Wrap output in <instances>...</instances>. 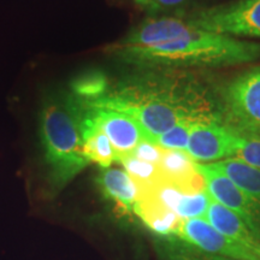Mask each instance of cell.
Masks as SVG:
<instances>
[{
	"instance_id": "cell-13",
	"label": "cell",
	"mask_w": 260,
	"mask_h": 260,
	"mask_svg": "<svg viewBox=\"0 0 260 260\" xmlns=\"http://www.w3.org/2000/svg\"><path fill=\"white\" fill-rule=\"evenodd\" d=\"M96 183L106 199L112 200L123 212H134L139 199V188L128 172L121 169H102Z\"/></svg>"
},
{
	"instance_id": "cell-7",
	"label": "cell",
	"mask_w": 260,
	"mask_h": 260,
	"mask_svg": "<svg viewBox=\"0 0 260 260\" xmlns=\"http://www.w3.org/2000/svg\"><path fill=\"white\" fill-rule=\"evenodd\" d=\"M214 201L235 212L260 237V203L242 191L212 164H197Z\"/></svg>"
},
{
	"instance_id": "cell-15",
	"label": "cell",
	"mask_w": 260,
	"mask_h": 260,
	"mask_svg": "<svg viewBox=\"0 0 260 260\" xmlns=\"http://www.w3.org/2000/svg\"><path fill=\"white\" fill-rule=\"evenodd\" d=\"M81 136H82L83 154L86 155V158L89 161L98 162L103 169L110 168V165L116 160L115 149L109 138L94 124L89 116L84 112V109L82 122H81Z\"/></svg>"
},
{
	"instance_id": "cell-21",
	"label": "cell",
	"mask_w": 260,
	"mask_h": 260,
	"mask_svg": "<svg viewBox=\"0 0 260 260\" xmlns=\"http://www.w3.org/2000/svg\"><path fill=\"white\" fill-rule=\"evenodd\" d=\"M197 122L194 119H182L165 132L164 134L158 136L155 139L154 144L160 146L161 148L167 149H180V151H186L188 146V140H189L190 129Z\"/></svg>"
},
{
	"instance_id": "cell-19",
	"label": "cell",
	"mask_w": 260,
	"mask_h": 260,
	"mask_svg": "<svg viewBox=\"0 0 260 260\" xmlns=\"http://www.w3.org/2000/svg\"><path fill=\"white\" fill-rule=\"evenodd\" d=\"M117 161H119L124 167L125 171L138 186L139 191L152 187L161 178L158 165L139 160L132 154L121 157L117 159Z\"/></svg>"
},
{
	"instance_id": "cell-2",
	"label": "cell",
	"mask_w": 260,
	"mask_h": 260,
	"mask_svg": "<svg viewBox=\"0 0 260 260\" xmlns=\"http://www.w3.org/2000/svg\"><path fill=\"white\" fill-rule=\"evenodd\" d=\"M123 60L147 67H226L260 59V44L191 27L175 40L145 48H118Z\"/></svg>"
},
{
	"instance_id": "cell-5",
	"label": "cell",
	"mask_w": 260,
	"mask_h": 260,
	"mask_svg": "<svg viewBox=\"0 0 260 260\" xmlns=\"http://www.w3.org/2000/svg\"><path fill=\"white\" fill-rule=\"evenodd\" d=\"M194 27L226 37L260 39V0H237L184 17Z\"/></svg>"
},
{
	"instance_id": "cell-22",
	"label": "cell",
	"mask_w": 260,
	"mask_h": 260,
	"mask_svg": "<svg viewBox=\"0 0 260 260\" xmlns=\"http://www.w3.org/2000/svg\"><path fill=\"white\" fill-rule=\"evenodd\" d=\"M233 158L241 159L242 161L260 170V135L245 134L239 132L236 149Z\"/></svg>"
},
{
	"instance_id": "cell-9",
	"label": "cell",
	"mask_w": 260,
	"mask_h": 260,
	"mask_svg": "<svg viewBox=\"0 0 260 260\" xmlns=\"http://www.w3.org/2000/svg\"><path fill=\"white\" fill-rule=\"evenodd\" d=\"M176 237L205 252L230 260H260V252L217 232L203 218L183 220Z\"/></svg>"
},
{
	"instance_id": "cell-1",
	"label": "cell",
	"mask_w": 260,
	"mask_h": 260,
	"mask_svg": "<svg viewBox=\"0 0 260 260\" xmlns=\"http://www.w3.org/2000/svg\"><path fill=\"white\" fill-rule=\"evenodd\" d=\"M96 102L132 116L153 144L182 119L223 122L217 94L189 76L130 82Z\"/></svg>"
},
{
	"instance_id": "cell-8",
	"label": "cell",
	"mask_w": 260,
	"mask_h": 260,
	"mask_svg": "<svg viewBox=\"0 0 260 260\" xmlns=\"http://www.w3.org/2000/svg\"><path fill=\"white\" fill-rule=\"evenodd\" d=\"M239 132L224 122L200 121L191 126L186 152L194 161L210 162L233 158Z\"/></svg>"
},
{
	"instance_id": "cell-11",
	"label": "cell",
	"mask_w": 260,
	"mask_h": 260,
	"mask_svg": "<svg viewBox=\"0 0 260 260\" xmlns=\"http://www.w3.org/2000/svg\"><path fill=\"white\" fill-rule=\"evenodd\" d=\"M197 164L186 151L162 148L158 169L165 181L181 188L184 193H201L206 190V183Z\"/></svg>"
},
{
	"instance_id": "cell-18",
	"label": "cell",
	"mask_w": 260,
	"mask_h": 260,
	"mask_svg": "<svg viewBox=\"0 0 260 260\" xmlns=\"http://www.w3.org/2000/svg\"><path fill=\"white\" fill-rule=\"evenodd\" d=\"M71 88L77 99L82 102H94L106 95L109 82L105 74L90 71L76 77L71 83Z\"/></svg>"
},
{
	"instance_id": "cell-14",
	"label": "cell",
	"mask_w": 260,
	"mask_h": 260,
	"mask_svg": "<svg viewBox=\"0 0 260 260\" xmlns=\"http://www.w3.org/2000/svg\"><path fill=\"white\" fill-rule=\"evenodd\" d=\"M134 213L146 224L148 229L159 236H176L183 220L174 211L165 209L157 201L146 195H139Z\"/></svg>"
},
{
	"instance_id": "cell-17",
	"label": "cell",
	"mask_w": 260,
	"mask_h": 260,
	"mask_svg": "<svg viewBox=\"0 0 260 260\" xmlns=\"http://www.w3.org/2000/svg\"><path fill=\"white\" fill-rule=\"evenodd\" d=\"M159 251L164 260H230L205 252L198 247L182 241L178 237H167L159 246Z\"/></svg>"
},
{
	"instance_id": "cell-4",
	"label": "cell",
	"mask_w": 260,
	"mask_h": 260,
	"mask_svg": "<svg viewBox=\"0 0 260 260\" xmlns=\"http://www.w3.org/2000/svg\"><path fill=\"white\" fill-rule=\"evenodd\" d=\"M216 94L226 125L245 134L260 135V67L234 76Z\"/></svg>"
},
{
	"instance_id": "cell-6",
	"label": "cell",
	"mask_w": 260,
	"mask_h": 260,
	"mask_svg": "<svg viewBox=\"0 0 260 260\" xmlns=\"http://www.w3.org/2000/svg\"><path fill=\"white\" fill-rule=\"evenodd\" d=\"M82 105L84 112L89 116L94 124L109 138L115 149L116 160L132 154L136 146L146 140L138 122L128 113L103 105L96 100L82 102Z\"/></svg>"
},
{
	"instance_id": "cell-10",
	"label": "cell",
	"mask_w": 260,
	"mask_h": 260,
	"mask_svg": "<svg viewBox=\"0 0 260 260\" xmlns=\"http://www.w3.org/2000/svg\"><path fill=\"white\" fill-rule=\"evenodd\" d=\"M184 17L148 18L134 28L124 40L117 44L118 48H145L164 44L182 37L191 29Z\"/></svg>"
},
{
	"instance_id": "cell-20",
	"label": "cell",
	"mask_w": 260,
	"mask_h": 260,
	"mask_svg": "<svg viewBox=\"0 0 260 260\" xmlns=\"http://www.w3.org/2000/svg\"><path fill=\"white\" fill-rule=\"evenodd\" d=\"M211 201L207 190L201 193H186L178 204L176 213L182 220L205 218Z\"/></svg>"
},
{
	"instance_id": "cell-23",
	"label": "cell",
	"mask_w": 260,
	"mask_h": 260,
	"mask_svg": "<svg viewBox=\"0 0 260 260\" xmlns=\"http://www.w3.org/2000/svg\"><path fill=\"white\" fill-rule=\"evenodd\" d=\"M162 154V148L160 146L153 144V142L144 140L134 148V151L132 152L133 157H135L139 160L151 162V164L158 165L160 161Z\"/></svg>"
},
{
	"instance_id": "cell-16",
	"label": "cell",
	"mask_w": 260,
	"mask_h": 260,
	"mask_svg": "<svg viewBox=\"0 0 260 260\" xmlns=\"http://www.w3.org/2000/svg\"><path fill=\"white\" fill-rule=\"evenodd\" d=\"M230 181L247 195L260 203V170L237 158H226L212 162Z\"/></svg>"
},
{
	"instance_id": "cell-24",
	"label": "cell",
	"mask_w": 260,
	"mask_h": 260,
	"mask_svg": "<svg viewBox=\"0 0 260 260\" xmlns=\"http://www.w3.org/2000/svg\"><path fill=\"white\" fill-rule=\"evenodd\" d=\"M135 2L151 11H160V10L180 6L186 0H135Z\"/></svg>"
},
{
	"instance_id": "cell-3",
	"label": "cell",
	"mask_w": 260,
	"mask_h": 260,
	"mask_svg": "<svg viewBox=\"0 0 260 260\" xmlns=\"http://www.w3.org/2000/svg\"><path fill=\"white\" fill-rule=\"evenodd\" d=\"M82 103L77 98H53L42 107L40 138L48 182L54 193L63 189L90 162L82 148Z\"/></svg>"
},
{
	"instance_id": "cell-12",
	"label": "cell",
	"mask_w": 260,
	"mask_h": 260,
	"mask_svg": "<svg viewBox=\"0 0 260 260\" xmlns=\"http://www.w3.org/2000/svg\"><path fill=\"white\" fill-rule=\"evenodd\" d=\"M204 219L224 236L260 252V237L243 222L241 217L214 201L212 198Z\"/></svg>"
}]
</instances>
